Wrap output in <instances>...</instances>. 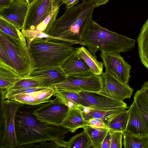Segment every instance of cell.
I'll use <instances>...</instances> for the list:
<instances>
[{
    "mask_svg": "<svg viewBox=\"0 0 148 148\" xmlns=\"http://www.w3.org/2000/svg\"><path fill=\"white\" fill-rule=\"evenodd\" d=\"M0 61L7 65L12 67L7 49L4 45L0 41Z\"/></svg>",
    "mask_w": 148,
    "mask_h": 148,
    "instance_id": "836d02e7",
    "label": "cell"
},
{
    "mask_svg": "<svg viewBox=\"0 0 148 148\" xmlns=\"http://www.w3.org/2000/svg\"><path fill=\"white\" fill-rule=\"evenodd\" d=\"M91 53L83 46L75 48V52L84 60L90 68L92 74L101 75L104 66L103 62L98 61L97 56L92 55Z\"/></svg>",
    "mask_w": 148,
    "mask_h": 148,
    "instance_id": "ffe728a7",
    "label": "cell"
},
{
    "mask_svg": "<svg viewBox=\"0 0 148 148\" xmlns=\"http://www.w3.org/2000/svg\"><path fill=\"white\" fill-rule=\"evenodd\" d=\"M0 94V148H17L15 117L22 103L5 99V95Z\"/></svg>",
    "mask_w": 148,
    "mask_h": 148,
    "instance_id": "8992f818",
    "label": "cell"
},
{
    "mask_svg": "<svg viewBox=\"0 0 148 148\" xmlns=\"http://www.w3.org/2000/svg\"><path fill=\"white\" fill-rule=\"evenodd\" d=\"M129 110L128 120L125 131L136 136H148V126L134 100Z\"/></svg>",
    "mask_w": 148,
    "mask_h": 148,
    "instance_id": "9a60e30c",
    "label": "cell"
},
{
    "mask_svg": "<svg viewBox=\"0 0 148 148\" xmlns=\"http://www.w3.org/2000/svg\"><path fill=\"white\" fill-rule=\"evenodd\" d=\"M100 51L106 71L123 83L128 84L131 77V66L120 54Z\"/></svg>",
    "mask_w": 148,
    "mask_h": 148,
    "instance_id": "9c48e42d",
    "label": "cell"
},
{
    "mask_svg": "<svg viewBox=\"0 0 148 148\" xmlns=\"http://www.w3.org/2000/svg\"><path fill=\"white\" fill-rule=\"evenodd\" d=\"M137 42L141 61L148 70V18L142 27Z\"/></svg>",
    "mask_w": 148,
    "mask_h": 148,
    "instance_id": "44dd1931",
    "label": "cell"
},
{
    "mask_svg": "<svg viewBox=\"0 0 148 148\" xmlns=\"http://www.w3.org/2000/svg\"><path fill=\"white\" fill-rule=\"evenodd\" d=\"M38 87H41L38 81L27 77L23 78L17 82L10 89H19Z\"/></svg>",
    "mask_w": 148,
    "mask_h": 148,
    "instance_id": "4dcf8cb0",
    "label": "cell"
},
{
    "mask_svg": "<svg viewBox=\"0 0 148 148\" xmlns=\"http://www.w3.org/2000/svg\"><path fill=\"white\" fill-rule=\"evenodd\" d=\"M56 89L54 96L57 97L69 108L79 109V106H83L82 99L76 92Z\"/></svg>",
    "mask_w": 148,
    "mask_h": 148,
    "instance_id": "7402d4cb",
    "label": "cell"
},
{
    "mask_svg": "<svg viewBox=\"0 0 148 148\" xmlns=\"http://www.w3.org/2000/svg\"><path fill=\"white\" fill-rule=\"evenodd\" d=\"M67 77L59 67L34 70L27 77L38 81L41 87L49 88L64 82Z\"/></svg>",
    "mask_w": 148,
    "mask_h": 148,
    "instance_id": "5bb4252c",
    "label": "cell"
},
{
    "mask_svg": "<svg viewBox=\"0 0 148 148\" xmlns=\"http://www.w3.org/2000/svg\"><path fill=\"white\" fill-rule=\"evenodd\" d=\"M56 92L54 87L28 94L16 95L9 99L23 104L35 105L49 102L51 97Z\"/></svg>",
    "mask_w": 148,
    "mask_h": 148,
    "instance_id": "e0dca14e",
    "label": "cell"
},
{
    "mask_svg": "<svg viewBox=\"0 0 148 148\" xmlns=\"http://www.w3.org/2000/svg\"><path fill=\"white\" fill-rule=\"evenodd\" d=\"M103 87L102 76L92 73L88 76H67L65 81L52 86L62 90L98 93L101 91Z\"/></svg>",
    "mask_w": 148,
    "mask_h": 148,
    "instance_id": "ba28073f",
    "label": "cell"
},
{
    "mask_svg": "<svg viewBox=\"0 0 148 148\" xmlns=\"http://www.w3.org/2000/svg\"><path fill=\"white\" fill-rule=\"evenodd\" d=\"M26 39L33 60V70L61 67L75 51L71 45L48 35Z\"/></svg>",
    "mask_w": 148,
    "mask_h": 148,
    "instance_id": "3957f363",
    "label": "cell"
},
{
    "mask_svg": "<svg viewBox=\"0 0 148 148\" xmlns=\"http://www.w3.org/2000/svg\"><path fill=\"white\" fill-rule=\"evenodd\" d=\"M110 132L111 136L110 148H121L123 132Z\"/></svg>",
    "mask_w": 148,
    "mask_h": 148,
    "instance_id": "d6a6232c",
    "label": "cell"
},
{
    "mask_svg": "<svg viewBox=\"0 0 148 148\" xmlns=\"http://www.w3.org/2000/svg\"><path fill=\"white\" fill-rule=\"evenodd\" d=\"M0 31L14 38L26 41V38L20 30L12 24L0 17Z\"/></svg>",
    "mask_w": 148,
    "mask_h": 148,
    "instance_id": "f1b7e54d",
    "label": "cell"
},
{
    "mask_svg": "<svg viewBox=\"0 0 148 148\" xmlns=\"http://www.w3.org/2000/svg\"><path fill=\"white\" fill-rule=\"evenodd\" d=\"M86 120L82 111L78 108H69L68 114L62 124L69 129L72 133L86 125Z\"/></svg>",
    "mask_w": 148,
    "mask_h": 148,
    "instance_id": "d6986e66",
    "label": "cell"
},
{
    "mask_svg": "<svg viewBox=\"0 0 148 148\" xmlns=\"http://www.w3.org/2000/svg\"><path fill=\"white\" fill-rule=\"evenodd\" d=\"M13 0H0V8L5 7L11 3Z\"/></svg>",
    "mask_w": 148,
    "mask_h": 148,
    "instance_id": "ab89813d",
    "label": "cell"
},
{
    "mask_svg": "<svg viewBox=\"0 0 148 148\" xmlns=\"http://www.w3.org/2000/svg\"><path fill=\"white\" fill-rule=\"evenodd\" d=\"M26 2L29 5L32 3L35 0H25Z\"/></svg>",
    "mask_w": 148,
    "mask_h": 148,
    "instance_id": "60d3db41",
    "label": "cell"
},
{
    "mask_svg": "<svg viewBox=\"0 0 148 148\" xmlns=\"http://www.w3.org/2000/svg\"><path fill=\"white\" fill-rule=\"evenodd\" d=\"M61 67L67 76H88L92 74L84 60L75 53L66 60Z\"/></svg>",
    "mask_w": 148,
    "mask_h": 148,
    "instance_id": "2e32d148",
    "label": "cell"
},
{
    "mask_svg": "<svg viewBox=\"0 0 148 148\" xmlns=\"http://www.w3.org/2000/svg\"><path fill=\"white\" fill-rule=\"evenodd\" d=\"M82 40L94 55L99 50L120 54L131 50L135 40L110 31L92 20L86 27Z\"/></svg>",
    "mask_w": 148,
    "mask_h": 148,
    "instance_id": "277c9868",
    "label": "cell"
},
{
    "mask_svg": "<svg viewBox=\"0 0 148 148\" xmlns=\"http://www.w3.org/2000/svg\"><path fill=\"white\" fill-rule=\"evenodd\" d=\"M57 0H35L29 5L21 31L35 30L50 12Z\"/></svg>",
    "mask_w": 148,
    "mask_h": 148,
    "instance_id": "30bf717a",
    "label": "cell"
},
{
    "mask_svg": "<svg viewBox=\"0 0 148 148\" xmlns=\"http://www.w3.org/2000/svg\"><path fill=\"white\" fill-rule=\"evenodd\" d=\"M48 88H34L19 89H9L5 95V99H9L16 95L28 94L45 89Z\"/></svg>",
    "mask_w": 148,
    "mask_h": 148,
    "instance_id": "1f68e13d",
    "label": "cell"
},
{
    "mask_svg": "<svg viewBox=\"0 0 148 148\" xmlns=\"http://www.w3.org/2000/svg\"><path fill=\"white\" fill-rule=\"evenodd\" d=\"M17 147L67 148L65 134L69 129L40 121L33 112L31 105L22 104L15 117Z\"/></svg>",
    "mask_w": 148,
    "mask_h": 148,
    "instance_id": "6da1fadb",
    "label": "cell"
},
{
    "mask_svg": "<svg viewBox=\"0 0 148 148\" xmlns=\"http://www.w3.org/2000/svg\"><path fill=\"white\" fill-rule=\"evenodd\" d=\"M101 75L103 87L99 93L122 101L131 98L134 89L128 84L123 83L106 71Z\"/></svg>",
    "mask_w": 148,
    "mask_h": 148,
    "instance_id": "7c38bea8",
    "label": "cell"
},
{
    "mask_svg": "<svg viewBox=\"0 0 148 148\" xmlns=\"http://www.w3.org/2000/svg\"><path fill=\"white\" fill-rule=\"evenodd\" d=\"M82 1L81 3L66 9L64 13L44 33L72 45L78 44L85 46L82 40V36L92 20L95 8L89 0Z\"/></svg>",
    "mask_w": 148,
    "mask_h": 148,
    "instance_id": "7a4b0ae2",
    "label": "cell"
},
{
    "mask_svg": "<svg viewBox=\"0 0 148 148\" xmlns=\"http://www.w3.org/2000/svg\"><path fill=\"white\" fill-rule=\"evenodd\" d=\"M0 41L5 46L12 68L23 78L33 70L32 57L26 41L12 37L0 31Z\"/></svg>",
    "mask_w": 148,
    "mask_h": 148,
    "instance_id": "5b68a950",
    "label": "cell"
},
{
    "mask_svg": "<svg viewBox=\"0 0 148 148\" xmlns=\"http://www.w3.org/2000/svg\"><path fill=\"white\" fill-rule=\"evenodd\" d=\"M28 6L25 0H13L8 5L0 8V17L12 24L17 29H21Z\"/></svg>",
    "mask_w": 148,
    "mask_h": 148,
    "instance_id": "4fadbf2b",
    "label": "cell"
},
{
    "mask_svg": "<svg viewBox=\"0 0 148 148\" xmlns=\"http://www.w3.org/2000/svg\"><path fill=\"white\" fill-rule=\"evenodd\" d=\"M76 92L79 95L83 106L91 109L110 110L124 107L129 108L130 107L123 101L116 99L98 92Z\"/></svg>",
    "mask_w": 148,
    "mask_h": 148,
    "instance_id": "8fae6325",
    "label": "cell"
},
{
    "mask_svg": "<svg viewBox=\"0 0 148 148\" xmlns=\"http://www.w3.org/2000/svg\"><path fill=\"white\" fill-rule=\"evenodd\" d=\"M93 3L94 7L97 8L106 4L109 0H89Z\"/></svg>",
    "mask_w": 148,
    "mask_h": 148,
    "instance_id": "74e56055",
    "label": "cell"
},
{
    "mask_svg": "<svg viewBox=\"0 0 148 148\" xmlns=\"http://www.w3.org/2000/svg\"><path fill=\"white\" fill-rule=\"evenodd\" d=\"M33 114L42 122L62 125L69 108L57 97L49 102L35 105H30Z\"/></svg>",
    "mask_w": 148,
    "mask_h": 148,
    "instance_id": "52a82bcc",
    "label": "cell"
},
{
    "mask_svg": "<svg viewBox=\"0 0 148 148\" xmlns=\"http://www.w3.org/2000/svg\"><path fill=\"white\" fill-rule=\"evenodd\" d=\"M128 108L124 107L110 110L91 109L90 112L88 113H82L86 121L93 118H98L102 120L106 125L116 115Z\"/></svg>",
    "mask_w": 148,
    "mask_h": 148,
    "instance_id": "cb8c5ba5",
    "label": "cell"
},
{
    "mask_svg": "<svg viewBox=\"0 0 148 148\" xmlns=\"http://www.w3.org/2000/svg\"><path fill=\"white\" fill-rule=\"evenodd\" d=\"M92 148L91 140L84 131L72 137L68 142L67 148Z\"/></svg>",
    "mask_w": 148,
    "mask_h": 148,
    "instance_id": "83f0119b",
    "label": "cell"
},
{
    "mask_svg": "<svg viewBox=\"0 0 148 148\" xmlns=\"http://www.w3.org/2000/svg\"><path fill=\"white\" fill-rule=\"evenodd\" d=\"M129 110L127 109L119 112L106 125L110 132H123L126 129L129 116Z\"/></svg>",
    "mask_w": 148,
    "mask_h": 148,
    "instance_id": "603a6c76",
    "label": "cell"
},
{
    "mask_svg": "<svg viewBox=\"0 0 148 148\" xmlns=\"http://www.w3.org/2000/svg\"><path fill=\"white\" fill-rule=\"evenodd\" d=\"M83 128L91 140L92 148H101L102 142L108 129L88 125L85 126Z\"/></svg>",
    "mask_w": 148,
    "mask_h": 148,
    "instance_id": "d4e9b609",
    "label": "cell"
},
{
    "mask_svg": "<svg viewBox=\"0 0 148 148\" xmlns=\"http://www.w3.org/2000/svg\"><path fill=\"white\" fill-rule=\"evenodd\" d=\"M125 148H148V136H138L123 132Z\"/></svg>",
    "mask_w": 148,
    "mask_h": 148,
    "instance_id": "484cf974",
    "label": "cell"
},
{
    "mask_svg": "<svg viewBox=\"0 0 148 148\" xmlns=\"http://www.w3.org/2000/svg\"><path fill=\"white\" fill-rule=\"evenodd\" d=\"M85 124V126L88 125L95 127L108 129L104 121L101 119L97 118H93L86 121Z\"/></svg>",
    "mask_w": 148,
    "mask_h": 148,
    "instance_id": "e575fe53",
    "label": "cell"
},
{
    "mask_svg": "<svg viewBox=\"0 0 148 148\" xmlns=\"http://www.w3.org/2000/svg\"><path fill=\"white\" fill-rule=\"evenodd\" d=\"M61 4L66 5V9L70 8L77 5L79 0H60Z\"/></svg>",
    "mask_w": 148,
    "mask_h": 148,
    "instance_id": "8d00e7d4",
    "label": "cell"
},
{
    "mask_svg": "<svg viewBox=\"0 0 148 148\" xmlns=\"http://www.w3.org/2000/svg\"><path fill=\"white\" fill-rule=\"evenodd\" d=\"M23 78L12 67L0 61L1 94H5L15 83Z\"/></svg>",
    "mask_w": 148,
    "mask_h": 148,
    "instance_id": "ac0fdd59",
    "label": "cell"
},
{
    "mask_svg": "<svg viewBox=\"0 0 148 148\" xmlns=\"http://www.w3.org/2000/svg\"><path fill=\"white\" fill-rule=\"evenodd\" d=\"M111 134L108 131L102 143L101 148H110L111 141Z\"/></svg>",
    "mask_w": 148,
    "mask_h": 148,
    "instance_id": "d590c367",
    "label": "cell"
},
{
    "mask_svg": "<svg viewBox=\"0 0 148 148\" xmlns=\"http://www.w3.org/2000/svg\"><path fill=\"white\" fill-rule=\"evenodd\" d=\"M60 3V0H57L48 16L42 22L38 25L36 30L45 33L51 28L57 19Z\"/></svg>",
    "mask_w": 148,
    "mask_h": 148,
    "instance_id": "4316f807",
    "label": "cell"
},
{
    "mask_svg": "<svg viewBox=\"0 0 148 148\" xmlns=\"http://www.w3.org/2000/svg\"><path fill=\"white\" fill-rule=\"evenodd\" d=\"M138 108L148 126V99L140 89L135 93L134 97Z\"/></svg>",
    "mask_w": 148,
    "mask_h": 148,
    "instance_id": "f546056e",
    "label": "cell"
},
{
    "mask_svg": "<svg viewBox=\"0 0 148 148\" xmlns=\"http://www.w3.org/2000/svg\"><path fill=\"white\" fill-rule=\"evenodd\" d=\"M140 90L148 99V81L142 85Z\"/></svg>",
    "mask_w": 148,
    "mask_h": 148,
    "instance_id": "f35d334b",
    "label": "cell"
}]
</instances>
